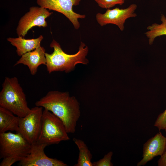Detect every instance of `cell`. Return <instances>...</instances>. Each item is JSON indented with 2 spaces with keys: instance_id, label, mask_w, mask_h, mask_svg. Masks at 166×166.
Instances as JSON below:
<instances>
[{
  "instance_id": "6da1fadb",
  "label": "cell",
  "mask_w": 166,
  "mask_h": 166,
  "mask_svg": "<svg viewBox=\"0 0 166 166\" xmlns=\"http://www.w3.org/2000/svg\"><path fill=\"white\" fill-rule=\"evenodd\" d=\"M36 106L50 111L62 121L67 133H74L81 116L80 104L68 92L51 91L37 101Z\"/></svg>"
},
{
  "instance_id": "7a4b0ae2",
  "label": "cell",
  "mask_w": 166,
  "mask_h": 166,
  "mask_svg": "<svg viewBox=\"0 0 166 166\" xmlns=\"http://www.w3.org/2000/svg\"><path fill=\"white\" fill-rule=\"evenodd\" d=\"M50 47L53 48L51 54L45 53L47 71L49 73L56 71H64L69 73L73 70L76 65L78 64L87 65L89 61L86 58L89 51L88 47L81 42L78 52L73 54L65 53L61 45L53 40Z\"/></svg>"
},
{
  "instance_id": "3957f363",
  "label": "cell",
  "mask_w": 166,
  "mask_h": 166,
  "mask_svg": "<svg viewBox=\"0 0 166 166\" xmlns=\"http://www.w3.org/2000/svg\"><path fill=\"white\" fill-rule=\"evenodd\" d=\"M0 107L20 117L30 113L26 95L16 77H6L0 92Z\"/></svg>"
},
{
  "instance_id": "277c9868",
  "label": "cell",
  "mask_w": 166,
  "mask_h": 166,
  "mask_svg": "<svg viewBox=\"0 0 166 166\" xmlns=\"http://www.w3.org/2000/svg\"><path fill=\"white\" fill-rule=\"evenodd\" d=\"M30 148L31 144L19 132L0 133V159H6L13 164L26 157Z\"/></svg>"
},
{
  "instance_id": "5b68a950",
  "label": "cell",
  "mask_w": 166,
  "mask_h": 166,
  "mask_svg": "<svg viewBox=\"0 0 166 166\" xmlns=\"http://www.w3.org/2000/svg\"><path fill=\"white\" fill-rule=\"evenodd\" d=\"M61 120L48 110L43 111L42 129L38 142L48 145L70 140Z\"/></svg>"
},
{
  "instance_id": "8992f818",
  "label": "cell",
  "mask_w": 166,
  "mask_h": 166,
  "mask_svg": "<svg viewBox=\"0 0 166 166\" xmlns=\"http://www.w3.org/2000/svg\"><path fill=\"white\" fill-rule=\"evenodd\" d=\"M43 108L36 106L31 109L30 113L20 117L19 132L30 144L37 142L42 127Z\"/></svg>"
},
{
  "instance_id": "52a82bcc",
  "label": "cell",
  "mask_w": 166,
  "mask_h": 166,
  "mask_svg": "<svg viewBox=\"0 0 166 166\" xmlns=\"http://www.w3.org/2000/svg\"><path fill=\"white\" fill-rule=\"evenodd\" d=\"M52 13L42 7H30L29 12L22 16L19 22L16 29L18 36L24 37L28 31L33 27L47 26L45 19Z\"/></svg>"
},
{
  "instance_id": "ba28073f",
  "label": "cell",
  "mask_w": 166,
  "mask_h": 166,
  "mask_svg": "<svg viewBox=\"0 0 166 166\" xmlns=\"http://www.w3.org/2000/svg\"><path fill=\"white\" fill-rule=\"evenodd\" d=\"M81 0H37V3L41 7L60 12L66 16L73 25L76 29L80 26L79 18H84V14L74 12L73 10L74 6L79 4Z\"/></svg>"
},
{
  "instance_id": "9c48e42d",
  "label": "cell",
  "mask_w": 166,
  "mask_h": 166,
  "mask_svg": "<svg viewBox=\"0 0 166 166\" xmlns=\"http://www.w3.org/2000/svg\"><path fill=\"white\" fill-rule=\"evenodd\" d=\"M48 145L38 141L31 144L29 154L20 161L21 166H67L63 161L47 156L44 150Z\"/></svg>"
},
{
  "instance_id": "30bf717a",
  "label": "cell",
  "mask_w": 166,
  "mask_h": 166,
  "mask_svg": "<svg viewBox=\"0 0 166 166\" xmlns=\"http://www.w3.org/2000/svg\"><path fill=\"white\" fill-rule=\"evenodd\" d=\"M137 7L136 4H132L125 9L116 7L112 10L108 9L104 14L97 13L96 19L101 26L113 24L117 26L122 31L124 29V24L126 20L129 18L137 16V14L135 13Z\"/></svg>"
},
{
  "instance_id": "8fae6325",
  "label": "cell",
  "mask_w": 166,
  "mask_h": 166,
  "mask_svg": "<svg viewBox=\"0 0 166 166\" xmlns=\"http://www.w3.org/2000/svg\"><path fill=\"white\" fill-rule=\"evenodd\" d=\"M166 146V137L160 132L144 144L143 158L137 163V165H144L155 157L161 156L164 152Z\"/></svg>"
},
{
  "instance_id": "7c38bea8",
  "label": "cell",
  "mask_w": 166,
  "mask_h": 166,
  "mask_svg": "<svg viewBox=\"0 0 166 166\" xmlns=\"http://www.w3.org/2000/svg\"><path fill=\"white\" fill-rule=\"evenodd\" d=\"M45 53V48L40 46L22 56L14 66L20 64L26 65L29 69L30 74L34 75L36 73L38 67L40 65H46Z\"/></svg>"
},
{
  "instance_id": "4fadbf2b",
  "label": "cell",
  "mask_w": 166,
  "mask_h": 166,
  "mask_svg": "<svg viewBox=\"0 0 166 166\" xmlns=\"http://www.w3.org/2000/svg\"><path fill=\"white\" fill-rule=\"evenodd\" d=\"M43 38V37L40 35L35 39H26L22 36H19L16 38H8L7 40L16 47L18 55L21 56L40 47L41 42Z\"/></svg>"
},
{
  "instance_id": "5bb4252c",
  "label": "cell",
  "mask_w": 166,
  "mask_h": 166,
  "mask_svg": "<svg viewBox=\"0 0 166 166\" xmlns=\"http://www.w3.org/2000/svg\"><path fill=\"white\" fill-rule=\"evenodd\" d=\"M20 117L10 111L0 107V133L8 130L18 132Z\"/></svg>"
},
{
  "instance_id": "9a60e30c",
  "label": "cell",
  "mask_w": 166,
  "mask_h": 166,
  "mask_svg": "<svg viewBox=\"0 0 166 166\" xmlns=\"http://www.w3.org/2000/svg\"><path fill=\"white\" fill-rule=\"evenodd\" d=\"M73 140L79 150L77 162L74 166H93V163L91 162L92 155L84 141L75 138Z\"/></svg>"
},
{
  "instance_id": "2e32d148",
  "label": "cell",
  "mask_w": 166,
  "mask_h": 166,
  "mask_svg": "<svg viewBox=\"0 0 166 166\" xmlns=\"http://www.w3.org/2000/svg\"><path fill=\"white\" fill-rule=\"evenodd\" d=\"M161 23H155L147 27L148 31L144 34L148 39V43L152 45L155 39L158 37L166 35V17L163 14L160 17Z\"/></svg>"
},
{
  "instance_id": "e0dca14e",
  "label": "cell",
  "mask_w": 166,
  "mask_h": 166,
  "mask_svg": "<svg viewBox=\"0 0 166 166\" xmlns=\"http://www.w3.org/2000/svg\"><path fill=\"white\" fill-rule=\"evenodd\" d=\"M100 7L109 9L116 5H121L124 2L123 0H94Z\"/></svg>"
},
{
  "instance_id": "ac0fdd59",
  "label": "cell",
  "mask_w": 166,
  "mask_h": 166,
  "mask_svg": "<svg viewBox=\"0 0 166 166\" xmlns=\"http://www.w3.org/2000/svg\"><path fill=\"white\" fill-rule=\"evenodd\" d=\"M113 152L110 151L105 154L104 157L97 161L93 163V166H113L111 162Z\"/></svg>"
},
{
  "instance_id": "d6986e66",
  "label": "cell",
  "mask_w": 166,
  "mask_h": 166,
  "mask_svg": "<svg viewBox=\"0 0 166 166\" xmlns=\"http://www.w3.org/2000/svg\"><path fill=\"white\" fill-rule=\"evenodd\" d=\"M154 126L157 127L159 131L165 130L166 128V109L158 115Z\"/></svg>"
},
{
  "instance_id": "ffe728a7",
  "label": "cell",
  "mask_w": 166,
  "mask_h": 166,
  "mask_svg": "<svg viewBox=\"0 0 166 166\" xmlns=\"http://www.w3.org/2000/svg\"><path fill=\"white\" fill-rule=\"evenodd\" d=\"M158 166H166V146L163 154L157 161Z\"/></svg>"
},
{
  "instance_id": "44dd1931",
  "label": "cell",
  "mask_w": 166,
  "mask_h": 166,
  "mask_svg": "<svg viewBox=\"0 0 166 166\" xmlns=\"http://www.w3.org/2000/svg\"><path fill=\"white\" fill-rule=\"evenodd\" d=\"M165 132H166V128L165 129Z\"/></svg>"
},
{
  "instance_id": "7402d4cb",
  "label": "cell",
  "mask_w": 166,
  "mask_h": 166,
  "mask_svg": "<svg viewBox=\"0 0 166 166\" xmlns=\"http://www.w3.org/2000/svg\"><path fill=\"white\" fill-rule=\"evenodd\" d=\"M124 0V1L125 0Z\"/></svg>"
}]
</instances>
